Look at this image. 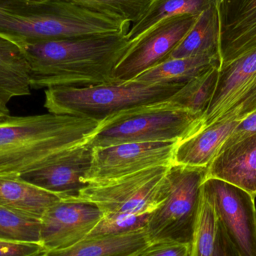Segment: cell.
Returning a JSON list of instances; mask_svg holds the SVG:
<instances>
[{"label": "cell", "mask_w": 256, "mask_h": 256, "mask_svg": "<svg viewBox=\"0 0 256 256\" xmlns=\"http://www.w3.org/2000/svg\"><path fill=\"white\" fill-rule=\"evenodd\" d=\"M128 32L19 45L30 64L32 90L115 84L114 70L134 43Z\"/></svg>", "instance_id": "6da1fadb"}, {"label": "cell", "mask_w": 256, "mask_h": 256, "mask_svg": "<svg viewBox=\"0 0 256 256\" xmlns=\"http://www.w3.org/2000/svg\"><path fill=\"white\" fill-rule=\"evenodd\" d=\"M100 122L48 112L0 122V174H21L88 142Z\"/></svg>", "instance_id": "7a4b0ae2"}, {"label": "cell", "mask_w": 256, "mask_h": 256, "mask_svg": "<svg viewBox=\"0 0 256 256\" xmlns=\"http://www.w3.org/2000/svg\"><path fill=\"white\" fill-rule=\"evenodd\" d=\"M130 28V22L76 0H0V36L18 46Z\"/></svg>", "instance_id": "3957f363"}, {"label": "cell", "mask_w": 256, "mask_h": 256, "mask_svg": "<svg viewBox=\"0 0 256 256\" xmlns=\"http://www.w3.org/2000/svg\"><path fill=\"white\" fill-rule=\"evenodd\" d=\"M184 85H150L132 80L92 86L54 87L45 90L44 108L50 114L102 122L131 108L168 100Z\"/></svg>", "instance_id": "277c9868"}, {"label": "cell", "mask_w": 256, "mask_h": 256, "mask_svg": "<svg viewBox=\"0 0 256 256\" xmlns=\"http://www.w3.org/2000/svg\"><path fill=\"white\" fill-rule=\"evenodd\" d=\"M201 118L168 99L110 116L100 123L87 144L96 148L124 143L180 142L195 134Z\"/></svg>", "instance_id": "5b68a950"}, {"label": "cell", "mask_w": 256, "mask_h": 256, "mask_svg": "<svg viewBox=\"0 0 256 256\" xmlns=\"http://www.w3.org/2000/svg\"><path fill=\"white\" fill-rule=\"evenodd\" d=\"M208 167L172 164L162 178L166 197L150 214L146 227L150 244L174 242L190 244L196 222L202 186Z\"/></svg>", "instance_id": "8992f818"}, {"label": "cell", "mask_w": 256, "mask_h": 256, "mask_svg": "<svg viewBox=\"0 0 256 256\" xmlns=\"http://www.w3.org/2000/svg\"><path fill=\"white\" fill-rule=\"evenodd\" d=\"M168 166L152 167L102 184H88L68 200L96 204L104 215L152 213L165 198L162 178Z\"/></svg>", "instance_id": "52a82bcc"}, {"label": "cell", "mask_w": 256, "mask_h": 256, "mask_svg": "<svg viewBox=\"0 0 256 256\" xmlns=\"http://www.w3.org/2000/svg\"><path fill=\"white\" fill-rule=\"evenodd\" d=\"M256 110L254 49L220 68L214 94L195 134L215 123L242 120Z\"/></svg>", "instance_id": "ba28073f"}, {"label": "cell", "mask_w": 256, "mask_h": 256, "mask_svg": "<svg viewBox=\"0 0 256 256\" xmlns=\"http://www.w3.org/2000/svg\"><path fill=\"white\" fill-rule=\"evenodd\" d=\"M218 221L240 256H256L255 197L220 179L208 178L202 186Z\"/></svg>", "instance_id": "9c48e42d"}, {"label": "cell", "mask_w": 256, "mask_h": 256, "mask_svg": "<svg viewBox=\"0 0 256 256\" xmlns=\"http://www.w3.org/2000/svg\"><path fill=\"white\" fill-rule=\"evenodd\" d=\"M178 142H131L93 149L87 184H102L152 167L173 164Z\"/></svg>", "instance_id": "30bf717a"}, {"label": "cell", "mask_w": 256, "mask_h": 256, "mask_svg": "<svg viewBox=\"0 0 256 256\" xmlns=\"http://www.w3.org/2000/svg\"><path fill=\"white\" fill-rule=\"evenodd\" d=\"M200 15L186 14L166 18L132 42V46L114 70L116 82L132 80L146 70L166 61L190 31Z\"/></svg>", "instance_id": "8fae6325"}, {"label": "cell", "mask_w": 256, "mask_h": 256, "mask_svg": "<svg viewBox=\"0 0 256 256\" xmlns=\"http://www.w3.org/2000/svg\"><path fill=\"white\" fill-rule=\"evenodd\" d=\"M103 216L96 204L62 200L40 220V245L45 251L73 246L84 240Z\"/></svg>", "instance_id": "7c38bea8"}, {"label": "cell", "mask_w": 256, "mask_h": 256, "mask_svg": "<svg viewBox=\"0 0 256 256\" xmlns=\"http://www.w3.org/2000/svg\"><path fill=\"white\" fill-rule=\"evenodd\" d=\"M92 148L78 146L48 165L19 174L22 179L60 196L62 200L76 197L87 186L84 179L91 168Z\"/></svg>", "instance_id": "4fadbf2b"}, {"label": "cell", "mask_w": 256, "mask_h": 256, "mask_svg": "<svg viewBox=\"0 0 256 256\" xmlns=\"http://www.w3.org/2000/svg\"><path fill=\"white\" fill-rule=\"evenodd\" d=\"M220 67L256 49V0H220Z\"/></svg>", "instance_id": "5bb4252c"}, {"label": "cell", "mask_w": 256, "mask_h": 256, "mask_svg": "<svg viewBox=\"0 0 256 256\" xmlns=\"http://www.w3.org/2000/svg\"><path fill=\"white\" fill-rule=\"evenodd\" d=\"M208 178L228 182L256 198V132L222 144L208 166Z\"/></svg>", "instance_id": "9a60e30c"}, {"label": "cell", "mask_w": 256, "mask_h": 256, "mask_svg": "<svg viewBox=\"0 0 256 256\" xmlns=\"http://www.w3.org/2000/svg\"><path fill=\"white\" fill-rule=\"evenodd\" d=\"M60 196L22 179L19 174H0V206L26 216L42 220L61 201Z\"/></svg>", "instance_id": "2e32d148"}, {"label": "cell", "mask_w": 256, "mask_h": 256, "mask_svg": "<svg viewBox=\"0 0 256 256\" xmlns=\"http://www.w3.org/2000/svg\"><path fill=\"white\" fill-rule=\"evenodd\" d=\"M240 120L215 123L178 143L173 164L208 167Z\"/></svg>", "instance_id": "e0dca14e"}, {"label": "cell", "mask_w": 256, "mask_h": 256, "mask_svg": "<svg viewBox=\"0 0 256 256\" xmlns=\"http://www.w3.org/2000/svg\"><path fill=\"white\" fill-rule=\"evenodd\" d=\"M150 244L146 230L90 238L55 250L44 251L40 256H137Z\"/></svg>", "instance_id": "ac0fdd59"}, {"label": "cell", "mask_w": 256, "mask_h": 256, "mask_svg": "<svg viewBox=\"0 0 256 256\" xmlns=\"http://www.w3.org/2000/svg\"><path fill=\"white\" fill-rule=\"evenodd\" d=\"M31 70L22 49L0 36V105L14 98L31 94Z\"/></svg>", "instance_id": "d6986e66"}, {"label": "cell", "mask_w": 256, "mask_h": 256, "mask_svg": "<svg viewBox=\"0 0 256 256\" xmlns=\"http://www.w3.org/2000/svg\"><path fill=\"white\" fill-rule=\"evenodd\" d=\"M219 1L215 0L198 16L190 31L170 54L166 61L200 56L220 58Z\"/></svg>", "instance_id": "ffe728a7"}, {"label": "cell", "mask_w": 256, "mask_h": 256, "mask_svg": "<svg viewBox=\"0 0 256 256\" xmlns=\"http://www.w3.org/2000/svg\"><path fill=\"white\" fill-rule=\"evenodd\" d=\"M214 67L220 68L219 57L200 56L164 62L134 79L150 85L186 84Z\"/></svg>", "instance_id": "44dd1931"}, {"label": "cell", "mask_w": 256, "mask_h": 256, "mask_svg": "<svg viewBox=\"0 0 256 256\" xmlns=\"http://www.w3.org/2000/svg\"><path fill=\"white\" fill-rule=\"evenodd\" d=\"M215 0H154L144 16L132 25L128 33L130 42L166 18L180 14L200 15Z\"/></svg>", "instance_id": "7402d4cb"}, {"label": "cell", "mask_w": 256, "mask_h": 256, "mask_svg": "<svg viewBox=\"0 0 256 256\" xmlns=\"http://www.w3.org/2000/svg\"><path fill=\"white\" fill-rule=\"evenodd\" d=\"M219 69L212 68L191 80L168 100L179 108L202 117L214 94Z\"/></svg>", "instance_id": "603a6c76"}, {"label": "cell", "mask_w": 256, "mask_h": 256, "mask_svg": "<svg viewBox=\"0 0 256 256\" xmlns=\"http://www.w3.org/2000/svg\"><path fill=\"white\" fill-rule=\"evenodd\" d=\"M40 220L0 206V240L40 244Z\"/></svg>", "instance_id": "cb8c5ba5"}, {"label": "cell", "mask_w": 256, "mask_h": 256, "mask_svg": "<svg viewBox=\"0 0 256 256\" xmlns=\"http://www.w3.org/2000/svg\"><path fill=\"white\" fill-rule=\"evenodd\" d=\"M218 218L212 203L202 192L196 222L190 243V256H213Z\"/></svg>", "instance_id": "d4e9b609"}, {"label": "cell", "mask_w": 256, "mask_h": 256, "mask_svg": "<svg viewBox=\"0 0 256 256\" xmlns=\"http://www.w3.org/2000/svg\"><path fill=\"white\" fill-rule=\"evenodd\" d=\"M88 7L120 18L126 22H138L154 0H76Z\"/></svg>", "instance_id": "484cf974"}, {"label": "cell", "mask_w": 256, "mask_h": 256, "mask_svg": "<svg viewBox=\"0 0 256 256\" xmlns=\"http://www.w3.org/2000/svg\"><path fill=\"white\" fill-rule=\"evenodd\" d=\"M152 214V213H150ZM150 214H105L86 238L118 236L146 230Z\"/></svg>", "instance_id": "4316f807"}, {"label": "cell", "mask_w": 256, "mask_h": 256, "mask_svg": "<svg viewBox=\"0 0 256 256\" xmlns=\"http://www.w3.org/2000/svg\"><path fill=\"white\" fill-rule=\"evenodd\" d=\"M137 256H190V244L155 242L150 244Z\"/></svg>", "instance_id": "83f0119b"}, {"label": "cell", "mask_w": 256, "mask_h": 256, "mask_svg": "<svg viewBox=\"0 0 256 256\" xmlns=\"http://www.w3.org/2000/svg\"><path fill=\"white\" fill-rule=\"evenodd\" d=\"M45 250L38 244L14 243L0 240V256H40Z\"/></svg>", "instance_id": "f1b7e54d"}, {"label": "cell", "mask_w": 256, "mask_h": 256, "mask_svg": "<svg viewBox=\"0 0 256 256\" xmlns=\"http://www.w3.org/2000/svg\"><path fill=\"white\" fill-rule=\"evenodd\" d=\"M213 256H240L230 242L222 224L218 220Z\"/></svg>", "instance_id": "f546056e"}, {"label": "cell", "mask_w": 256, "mask_h": 256, "mask_svg": "<svg viewBox=\"0 0 256 256\" xmlns=\"http://www.w3.org/2000/svg\"><path fill=\"white\" fill-rule=\"evenodd\" d=\"M256 132V110L252 112L246 118L240 120L236 129L232 131L230 136L226 140L224 144H228L233 142L238 138L249 134Z\"/></svg>", "instance_id": "4dcf8cb0"}, {"label": "cell", "mask_w": 256, "mask_h": 256, "mask_svg": "<svg viewBox=\"0 0 256 256\" xmlns=\"http://www.w3.org/2000/svg\"><path fill=\"white\" fill-rule=\"evenodd\" d=\"M9 116H10V111H9L8 106L0 105V122L8 118Z\"/></svg>", "instance_id": "1f68e13d"}]
</instances>
